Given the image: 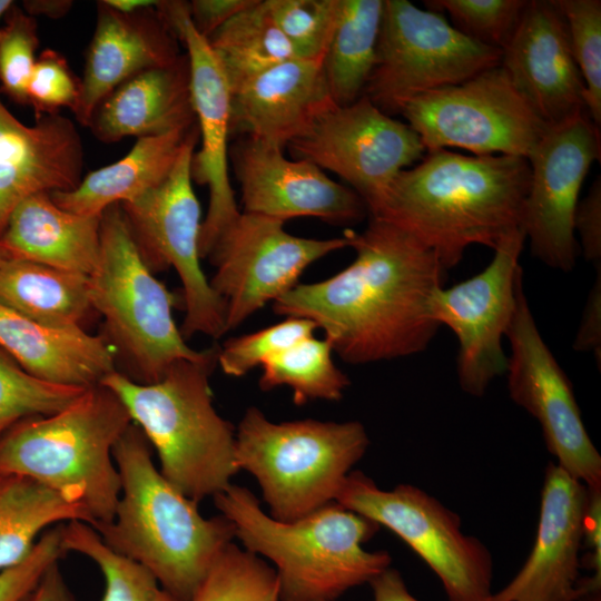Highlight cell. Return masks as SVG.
Here are the masks:
<instances>
[{
  "instance_id": "30bf717a",
  "label": "cell",
  "mask_w": 601,
  "mask_h": 601,
  "mask_svg": "<svg viewBox=\"0 0 601 601\" xmlns=\"http://www.w3.org/2000/svg\"><path fill=\"white\" fill-rule=\"evenodd\" d=\"M335 502L385 526L437 575L450 601H489L493 561L489 549L462 531L459 515L420 487L383 490L359 471L346 477Z\"/></svg>"
},
{
  "instance_id": "d4e9b609",
  "label": "cell",
  "mask_w": 601,
  "mask_h": 601,
  "mask_svg": "<svg viewBox=\"0 0 601 601\" xmlns=\"http://www.w3.org/2000/svg\"><path fill=\"white\" fill-rule=\"evenodd\" d=\"M196 124L187 55L175 62L144 70L104 97L88 124L102 142L128 136H158Z\"/></svg>"
},
{
  "instance_id": "db71d44e",
  "label": "cell",
  "mask_w": 601,
  "mask_h": 601,
  "mask_svg": "<svg viewBox=\"0 0 601 601\" xmlns=\"http://www.w3.org/2000/svg\"><path fill=\"white\" fill-rule=\"evenodd\" d=\"M7 258H9V256L7 255V253L4 252V249L2 248V246L0 245V265H1Z\"/></svg>"
},
{
  "instance_id": "6da1fadb",
  "label": "cell",
  "mask_w": 601,
  "mask_h": 601,
  "mask_svg": "<svg viewBox=\"0 0 601 601\" xmlns=\"http://www.w3.org/2000/svg\"><path fill=\"white\" fill-rule=\"evenodd\" d=\"M345 231L354 260L326 279L298 283L273 303L274 313L314 322L347 364L425 351L440 328L431 298L446 272L435 254L380 218L363 233Z\"/></svg>"
},
{
  "instance_id": "7c38bea8",
  "label": "cell",
  "mask_w": 601,
  "mask_h": 601,
  "mask_svg": "<svg viewBox=\"0 0 601 601\" xmlns=\"http://www.w3.org/2000/svg\"><path fill=\"white\" fill-rule=\"evenodd\" d=\"M401 115L426 152L461 148L474 156L528 159L549 129L501 65L410 100Z\"/></svg>"
},
{
  "instance_id": "ffe728a7",
  "label": "cell",
  "mask_w": 601,
  "mask_h": 601,
  "mask_svg": "<svg viewBox=\"0 0 601 601\" xmlns=\"http://www.w3.org/2000/svg\"><path fill=\"white\" fill-rule=\"evenodd\" d=\"M587 501L585 484L556 463L548 464L531 553L489 601H579Z\"/></svg>"
},
{
  "instance_id": "11a10c76",
  "label": "cell",
  "mask_w": 601,
  "mask_h": 601,
  "mask_svg": "<svg viewBox=\"0 0 601 601\" xmlns=\"http://www.w3.org/2000/svg\"><path fill=\"white\" fill-rule=\"evenodd\" d=\"M323 601H331V600H323Z\"/></svg>"
},
{
  "instance_id": "f6af8a7d",
  "label": "cell",
  "mask_w": 601,
  "mask_h": 601,
  "mask_svg": "<svg viewBox=\"0 0 601 601\" xmlns=\"http://www.w3.org/2000/svg\"><path fill=\"white\" fill-rule=\"evenodd\" d=\"M254 0H193L188 12L195 29L206 39Z\"/></svg>"
},
{
  "instance_id": "7402d4cb",
  "label": "cell",
  "mask_w": 601,
  "mask_h": 601,
  "mask_svg": "<svg viewBox=\"0 0 601 601\" xmlns=\"http://www.w3.org/2000/svg\"><path fill=\"white\" fill-rule=\"evenodd\" d=\"M36 119L24 125L0 100V238L27 197L81 181L83 148L75 124L59 114Z\"/></svg>"
},
{
  "instance_id": "5b68a950",
  "label": "cell",
  "mask_w": 601,
  "mask_h": 601,
  "mask_svg": "<svg viewBox=\"0 0 601 601\" xmlns=\"http://www.w3.org/2000/svg\"><path fill=\"white\" fill-rule=\"evenodd\" d=\"M217 354L215 345L201 358L177 361L155 383H137L118 371L100 383L155 449L162 476L196 502L223 492L238 472L236 428L217 413L209 383Z\"/></svg>"
},
{
  "instance_id": "ee69618b",
  "label": "cell",
  "mask_w": 601,
  "mask_h": 601,
  "mask_svg": "<svg viewBox=\"0 0 601 601\" xmlns=\"http://www.w3.org/2000/svg\"><path fill=\"white\" fill-rule=\"evenodd\" d=\"M573 228L580 236L584 258L601 270V176L592 183L588 195L579 200Z\"/></svg>"
},
{
  "instance_id": "ab89813d",
  "label": "cell",
  "mask_w": 601,
  "mask_h": 601,
  "mask_svg": "<svg viewBox=\"0 0 601 601\" xmlns=\"http://www.w3.org/2000/svg\"><path fill=\"white\" fill-rule=\"evenodd\" d=\"M0 27V90L12 101L28 105L27 87L39 46L35 17L13 3Z\"/></svg>"
},
{
  "instance_id": "44dd1931",
  "label": "cell",
  "mask_w": 601,
  "mask_h": 601,
  "mask_svg": "<svg viewBox=\"0 0 601 601\" xmlns=\"http://www.w3.org/2000/svg\"><path fill=\"white\" fill-rule=\"evenodd\" d=\"M501 67L549 126L587 112L584 82L574 60L565 20L554 0H531Z\"/></svg>"
},
{
  "instance_id": "f907efd6",
  "label": "cell",
  "mask_w": 601,
  "mask_h": 601,
  "mask_svg": "<svg viewBox=\"0 0 601 601\" xmlns=\"http://www.w3.org/2000/svg\"><path fill=\"white\" fill-rule=\"evenodd\" d=\"M71 7L70 0H26L22 2L23 10L30 16H45L52 19L66 16Z\"/></svg>"
},
{
  "instance_id": "484cf974",
  "label": "cell",
  "mask_w": 601,
  "mask_h": 601,
  "mask_svg": "<svg viewBox=\"0 0 601 601\" xmlns=\"http://www.w3.org/2000/svg\"><path fill=\"white\" fill-rule=\"evenodd\" d=\"M0 347L30 375L65 386L88 388L118 371L115 352L102 335L48 326L2 304Z\"/></svg>"
},
{
  "instance_id": "7dc6e473",
  "label": "cell",
  "mask_w": 601,
  "mask_h": 601,
  "mask_svg": "<svg viewBox=\"0 0 601 601\" xmlns=\"http://www.w3.org/2000/svg\"><path fill=\"white\" fill-rule=\"evenodd\" d=\"M588 487V486H587ZM601 487H588L583 544L589 549L588 566L601 581Z\"/></svg>"
},
{
  "instance_id": "836d02e7",
  "label": "cell",
  "mask_w": 601,
  "mask_h": 601,
  "mask_svg": "<svg viewBox=\"0 0 601 601\" xmlns=\"http://www.w3.org/2000/svg\"><path fill=\"white\" fill-rule=\"evenodd\" d=\"M61 543L65 552H77L97 564L105 579L100 601H177L147 569L106 545L88 523L61 525Z\"/></svg>"
},
{
  "instance_id": "cb8c5ba5",
  "label": "cell",
  "mask_w": 601,
  "mask_h": 601,
  "mask_svg": "<svg viewBox=\"0 0 601 601\" xmlns=\"http://www.w3.org/2000/svg\"><path fill=\"white\" fill-rule=\"evenodd\" d=\"M334 105L323 59L293 58L231 92L230 132L284 148Z\"/></svg>"
},
{
  "instance_id": "9a60e30c",
  "label": "cell",
  "mask_w": 601,
  "mask_h": 601,
  "mask_svg": "<svg viewBox=\"0 0 601 601\" xmlns=\"http://www.w3.org/2000/svg\"><path fill=\"white\" fill-rule=\"evenodd\" d=\"M505 336L511 347L505 372L511 400L539 422L561 469L588 487H601V456L585 430L571 382L539 332L523 276Z\"/></svg>"
},
{
  "instance_id": "4dcf8cb0",
  "label": "cell",
  "mask_w": 601,
  "mask_h": 601,
  "mask_svg": "<svg viewBox=\"0 0 601 601\" xmlns=\"http://www.w3.org/2000/svg\"><path fill=\"white\" fill-rule=\"evenodd\" d=\"M384 0H339L323 70L333 102L348 106L359 99L372 73Z\"/></svg>"
},
{
  "instance_id": "7a4b0ae2",
  "label": "cell",
  "mask_w": 601,
  "mask_h": 601,
  "mask_svg": "<svg viewBox=\"0 0 601 601\" xmlns=\"http://www.w3.org/2000/svg\"><path fill=\"white\" fill-rule=\"evenodd\" d=\"M531 169L509 155L425 154L391 184L376 215L420 240L447 270L472 245L494 249L522 228Z\"/></svg>"
},
{
  "instance_id": "1f68e13d",
  "label": "cell",
  "mask_w": 601,
  "mask_h": 601,
  "mask_svg": "<svg viewBox=\"0 0 601 601\" xmlns=\"http://www.w3.org/2000/svg\"><path fill=\"white\" fill-rule=\"evenodd\" d=\"M207 42L231 92L269 68L296 58L266 0H254L207 38Z\"/></svg>"
},
{
  "instance_id": "4fadbf2b",
  "label": "cell",
  "mask_w": 601,
  "mask_h": 601,
  "mask_svg": "<svg viewBox=\"0 0 601 601\" xmlns=\"http://www.w3.org/2000/svg\"><path fill=\"white\" fill-rule=\"evenodd\" d=\"M287 147L294 159L308 160L346 181L370 216L376 215L396 176L426 154L408 124L384 114L365 95L324 111Z\"/></svg>"
},
{
  "instance_id": "2e32d148",
  "label": "cell",
  "mask_w": 601,
  "mask_h": 601,
  "mask_svg": "<svg viewBox=\"0 0 601 601\" xmlns=\"http://www.w3.org/2000/svg\"><path fill=\"white\" fill-rule=\"evenodd\" d=\"M523 228L504 236L491 263L473 277L449 288H437L431 298V313L441 326L456 335L457 378L461 388L475 397L506 372L508 356L502 338L512 321L516 287L523 276L519 258L525 242Z\"/></svg>"
},
{
  "instance_id": "7bdbcfd3",
  "label": "cell",
  "mask_w": 601,
  "mask_h": 601,
  "mask_svg": "<svg viewBox=\"0 0 601 601\" xmlns=\"http://www.w3.org/2000/svg\"><path fill=\"white\" fill-rule=\"evenodd\" d=\"M63 553L61 525L45 531L21 563L0 571V601H24L48 568Z\"/></svg>"
},
{
  "instance_id": "8fae6325",
  "label": "cell",
  "mask_w": 601,
  "mask_h": 601,
  "mask_svg": "<svg viewBox=\"0 0 601 601\" xmlns=\"http://www.w3.org/2000/svg\"><path fill=\"white\" fill-rule=\"evenodd\" d=\"M198 127L188 138L175 167L158 186L121 203L125 218L151 272L173 267L183 286L184 338L203 334L218 338L227 332L224 302L200 266L201 210L193 188L191 161Z\"/></svg>"
},
{
  "instance_id": "603a6c76",
  "label": "cell",
  "mask_w": 601,
  "mask_h": 601,
  "mask_svg": "<svg viewBox=\"0 0 601 601\" xmlns=\"http://www.w3.org/2000/svg\"><path fill=\"white\" fill-rule=\"evenodd\" d=\"M178 40L156 7L122 13L98 1L80 95L71 110L77 121L87 127L99 101L130 77L175 62L181 56Z\"/></svg>"
},
{
  "instance_id": "8d00e7d4",
  "label": "cell",
  "mask_w": 601,
  "mask_h": 601,
  "mask_svg": "<svg viewBox=\"0 0 601 601\" xmlns=\"http://www.w3.org/2000/svg\"><path fill=\"white\" fill-rule=\"evenodd\" d=\"M570 37L574 60L584 82L585 109L601 128V1L554 0Z\"/></svg>"
},
{
  "instance_id": "816d5d0a",
  "label": "cell",
  "mask_w": 601,
  "mask_h": 601,
  "mask_svg": "<svg viewBox=\"0 0 601 601\" xmlns=\"http://www.w3.org/2000/svg\"><path fill=\"white\" fill-rule=\"evenodd\" d=\"M112 9L122 13H134L156 7L159 1L155 0H104Z\"/></svg>"
},
{
  "instance_id": "b9f144b4",
  "label": "cell",
  "mask_w": 601,
  "mask_h": 601,
  "mask_svg": "<svg viewBox=\"0 0 601 601\" xmlns=\"http://www.w3.org/2000/svg\"><path fill=\"white\" fill-rule=\"evenodd\" d=\"M80 95V78L71 70L67 59L53 49L43 50L37 57L27 87L28 105L36 118L56 115L61 108L71 110Z\"/></svg>"
},
{
  "instance_id": "c3c4849f",
  "label": "cell",
  "mask_w": 601,
  "mask_h": 601,
  "mask_svg": "<svg viewBox=\"0 0 601 601\" xmlns=\"http://www.w3.org/2000/svg\"><path fill=\"white\" fill-rule=\"evenodd\" d=\"M368 584L373 601H418L407 590L401 573L391 565L376 574Z\"/></svg>"
},
{
  "instance_id": "681fc988",
  "label": "cell",
  "mask_w": 601,
  "mask_h": 601,
  "mask_svg": "<svg viewBox=\"0 0 601 601\" xmlns=\"http://www.w3.org/2000/svg\"><path fill=\"white\" fill-rule=\"evenodd\" d=\"M24 601H75L58 562L48 568Z\"/></svg>"
},
{
  "instance_id": "8992f818",
  "label": "cell",
  "mask_w": 601,
  "mask_h": 601,
  "mask_svg": "<svg viewBox=\"0 0 601 601\" xmlns=\"http://www.w3.org/2000/svg\"><path fill=\"white\" fill-rule=\"evenodd\" d=\"M102 384L57 413L26 418L0 436V474L33 479L79 501L95 523L114 519L121 483L112 450L131 424Z\"/></svg>"
},
{
  "instance_id": "4316f807",
  "label": "cell",
  "mask_w": 601,
  "mask_h": 601,
  "mask_svg": "<svg viewBox=\"0 0 601 601\" xmlns=\"http://www.w3.org/2000/svg\"><path fill=\"white\" fill-rule=\"evenodd\" d=\"M100 217L67 211L49 193L33 194L10 215L0 245L9 258L89 276L100 257Z\"/></svg>"
},
{
  "instance_id": "52a82bcc",
  "label": "cell",
  "mask_w": 601,
  "mask_h": 601,
  "mask_svg": "<svg viewBox=\"0 0 601 601\" xmlns=\"http://www.w3.org/2000/svg\"><path fill=\"white\" fill-rule=\"evenodd\" d=\"M368 445L358 421L276 423L250 406L235 432V464L256 479L268 514L288 522L334 502Z\"/></svg>"
},
{
  "instance_id": "74e56055",
  "label": "cell",
  "mask_w": 601,
  "mask_h": 601,
  "mask_svg": "<svg viewBox=\"0 0 601 601\" xmlns=\"http://www.w3.org/2000/svg\"><path fill=\"white\" fill-rule=\"evenodd\" d=\"M528 0H425L427 10L447 13L465 37L503 50L514 36Z\"/></svg>"
},
{
  "instance_id": "f35d334b",
  "label": "cell",
  "mask_w": 601,
  "mask_h": 601,
  "mask_svg": "<svg viewBox=\"0 0 601 601\" xmlns=\"http://www.w3.org/2000/svg\"><path fill=\"white\" fill-rule=\"evenodd\" d=\"M295 57L323 59L339 12V0H266Z\"/></svg>"
},
{
  "instance_id": "ac0fdd59",
  "label": "cell",
  "mask_w": 601,
  "mask_h": 601,
  "mask_svg": "<svg viewBox=\"0 0 601 601\" xmlns=\"http://www.w3.org/2000/svg\"><path fill=\"white\" fill-rule=\"evenodd\" d=\"M156 9L184 43L190 69V92L201 148L191 161L193 180L206 185L209 204L199 234V253L207 258L220 234L236 219L229 179L231 90L207 39L194 27L186 1H159Z\"/></svg>"
},
{
  "instance_id": "d6a6232c",
  "label": "cell",
  "mask_w": 601,
  "mask_h": 601,
  "mask_svg": "<svg viewBox=\"0 0 601 601\" xmlns=\"http://www.w3.org/2000/svg\"><path fill=\"white\" fill-rule=\"evenodd\" d=\"M326 338L304 337L268 357L262 366L259 387L269 391L287 386L293 402L304 405L316 400L338 401L349 386L348 376L334 363Z\"/></svg>"
},
{
  "instance_id": "83f0119b",
  "label": "cell",
  "mask_w": 601,
  "mask_h": 601,
  "mask_svg": "<svg viewBox=\"0 0 601 601\" xmlns=\"http://www.w3.org/2000/svg\"><path fill=\"white\" fill-rule=\"evenodd\" d=\"M197 122L187 129L138 138L121 159L90 171L68 191H51L60 208L82 216H101L114 204L129 201L162 183L175 167Z\"/></svg>"
},
{
  "instance_id": "277c9868",
  "label": "cell",
  "mask_w": 601,
  "mask_h": 601,
  "mask_svg": "<svg viewBox=\"0 0 601 601\" xmlns=\"http://www.w3.org/2000/svg\"><path fill=\"white\" fill-rule=\"evenodd\" d=\"M213 499L243 548L269 561L279 601H335L391 565L386 551L363 548L380 525L335 501L285 522L266 513L240 485L231 483Z\"/></svg>"
},
{
  "instance_id": "ba28073f",
  "label": "cell",
  "mask_w": 601,
  "mask_h": 601,
  "mask_svg": "<svg viewBox=\"0 0 601 601\" xmlns=\"http://www.w3.org/2000/svg\"><path fill=\"white\" fill-rule=\"evenodd\" d=\"M90 302L104 317L101 334L125 376L149 384L180 359L201 358L190 348L173 317L175 296L144 262L120 204L100 217V257L89 275Z\"/></svg>"
},
{
  "instance_id": "f1b7e54d",
  "label": "cell",
  "mask_w": 601,
  "mask_h": 601,
  "mask_svg": "<svg viewBox=\"0 0 601 601\" xmlns=\"http://www.w3.org/2000/svg\"><path fill=\"white\" fill-rule=\"evenodd\" d=\"M0 304L61 328H83L96 314L88 275L20 258H7L0 265Z\"/></svg>"
},
{
  "instance_id": "e0dca14e",
  "label": "cell",
  "mask_w": 601,
  "mask_h": 601,
  "mask_svg": "<svg viewBox=\"0 0 601 601\" xmlns=\"http://www.w3.org/2000/svg\"><path fill=\"white\" fill-rule=\"evenodd\" d=\"M600 156L601 130L584 112L550 126L528 158L522 228L531 254L551 268L571 272L575 265L574 213L584 178Z\"/></svg>"
},
{
  "instance_id": "3957f363",
  "label": "cell",
  "mask_w": 601,
  "mask_h": 601,
  "mask_svg": "<svg viewBox=\"0 0 601 601\" xmlns=\"http://www.w3.org/2000/svg\"><path fill=\"white\" fill-rule=\"evenodd\" d=\"M121 490L114 519L91 526L115 552L147 569L177 601H191L213 563L235 539L223 515L205 518L198 502L155 466L151 446L131 423L112 450Z\"/></svg>"
},
{
  "instance_id": "e575fe53",
  "label": "cell",
  "mask_w": 601,
  "mask_h": 601,
  "mask_svg": "<svg viewBox=\"0 0 601 601\" xmlns=\"http://www.w3.org/2000/svg\"><path fill=\"white\" fill-rule=\"evenodd\" d=\"M191 601H279L278 580L267 561L231 542Z\"/></svg>"
},
{
  "instance_id": "f5cc1de1",
  "label": "cell",
  "mask_w": 601,
  "mask_h": 601,
  "mask_svg": "<svg viewBox=\"0 0 601 601\" xmlns=\"http://www.w3.org/2000/svg\"><path fill=\"white\" fill-rule=\"evenodd\" d=\"M14 3L11 0H0V20L3 18L8 9Z\"/></svg>"
},
{
  "instance_id": "60d3db41",
  "label": "cell",
  "mask_w": 601,
  "mask_h": 601,
  "mask_svg": "<svg viewBox=\"0 0 601 601\" xmlns=\"http://www.w3.org/2000/svg\"><path fill=\"white\" fill-rule=\"evenodd\" d=\"M316 328L315 323L309 319L286 317L257 332L227 339L218 347L217 365L228 376H244L272 355L314 335Z\"/></svg>"
},
{
  "instance_id": "d590c367",
  "label": "cell",
  "mask_w": 601,
  "mask_h": 601,
  "mask_svg": "<svg viewBox=\"0 0 601 601\" xmlns=\"http://www.w3.org/2000/svg\"><path fill=\"white\" fill-rule=\"evenodd\" d=\"M85 391L30 375L0 347V436L26 418L59 412Z\"/></svg>"
},
{
  "instance_id": "d6986e66",
  "label": "cell",
  "mask_w": 601,
  "mask_h": 601,
  "mask_svg": "<svg viewBox=\"0 0 601 601\" xmlns=\"http://www.w3.org/2000/svg\"><path fill=\"white\" fill-rule=\"evenodd\" d=\"M229 160L240 187L244 213L285 223L315 217L335 225L358 223L363 199L304 159H289L283 148L243 136L229 147Z\"/></svg>"
},
{
  "instance_id": "5bb4252c",
  "label": "cell",
  "mask_w": 601,
  "mask_h": 601,
  "mask_svg": "<svg viewBox=\"0 0 601 601\" xmlns=\"http://www.w3.org/2000/svg\"><path fill=\"white\" fill-rule=\"evenodd\" d=\"M284 225L240 210L210 250L216 270L209 283L225 304L227 332L295 287L313 263L349 247L346 231L316 239L292 235Z\"/></svg>"
},
{
  "instance_id": "bcb514c9",
  "label": "cell",
  "mask_w": 601,
  "mask_h": 601,
  "mask_svg": "<svg viewBox=\"0 0 601 601\" xmlns=\"http://www.w3.org/2000/svg\"><path fill=\"white\" fill-rule=\"evenodd\" d=\"M573 348L580 352H593L598 364L601 353V272L588 295L585 307L573 342Z\"/></svg>"
},
{
  "instance_id": "f546056e",
  "label": "cell",
  "mask_w": 601,
  "mask_h": 601,
  "mask_svg": "<svg viewBox=\"0 0 601 601\" xmlns=\"http://www.w3.org/2000/svg\"><path fill=\"white\" fill-rule=\"evenodd\" d=\"M71 521L91 523L72 496L27 476L0 474V571L21 563L48 526Z\"/></svg>"
},
{
  "instance_id": "9c48e42d",
  "label": "cell",
  "mask_w": 601,
  "mask_h": 601,
  "mask_svg": "<svg viewBox=\"0 0 601 601\" xmlns=\"http://www.w3.org/2000/svg\"><path fill=\"white\" fill-rule=\"evenodd\" d=\"M502 51L457 31L439 12L384 0L375 63L364 93L388 116L412 99L501 65Z\"/></svg>"
}]
</instances>
